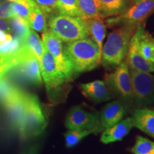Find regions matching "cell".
<instances>
[{"mask_svg":"<svg viewBox=\"0 0 154 154\" xmlns=\"http://www.w3.org/2000/svg\"><path fill=\"white\" fill-rule=\"evenodd\" d=\"M63 47L74 74L89 72L101 63L99 47L91 36L68 42Z\"/></svg>","mask_w":154,"mask_h":154,"instance_id":"cell-1","label":"cell"},{"mask_svg":"<svg viewBox=\"0 0 154 154\" xmlns=\"http://www.w3.org/2000/svg\"><path fill=\"white\" fill-rule=\"evenodd\" d=\"M138 26H119L109 34L102 47L101 59L103 66L116 67L126 59L131 38Z\"/></svg>","mask_w":154,"mask_h":154,"instance_id":"cell-2","label":"cell"},{"mask_svg":"<svg viewBox=\"0 0 154 154\" xmlns=\"http://www.w3.org/2000/svg\"><path fill=\"white\" fill-rule=\"evenodd\" d=\"M49 30L62 42H74L88 35L84 19L55 12L48 17Z\"/></svg>","mask_w":154,"mask_h":154,"instance_id":"cell-3","label":"cell"},{"mask_svg":"<svg viewBox=\"0 0 154 154\" xmlns=\"http://www.w3.org/2000/svg\"><path fill=\"white\" fill-rule=\"evenodd\" d=\"M47 120L38 98L27 94L24 124L19 136L22 139H27L39 136L47 126Z\"/></svg>","mask_w":154,"mask_h":154,"instance_id":"cell-4","label":"cell"},{"mask_svg":"<svg viewBox=\"0 0 154 154\" xmlns=\"http://www.w3.org/2000/svg\"><path fill=\"white\" fill-rule=\"evenodd\" d=\"M103 82L114 96L119 97L126 107L134 104L129 67L126 61L124 60L116 66L114 72L106 74Z\"/></svg>","mask_w":154,"mask_h":154,"instance_id":"cell-5","label":"cell"},{"mask_svg":"<svg viewBox=\"0 0 154 154\" xmlns=\"http://www.w3.org/2000/svg\"><path fill=\"white\" fill-rule=\"evenodd\" d=\"M134 104L136 109L147 108L154 103V76L151 73L129 69Z\"/></svg>","mask_w":154,"mask_h":154,"instance_id":"cell-6","label":"cell"},{"mask_svg":"<svg viewBox=\"0 0 154 154\" xmlns=\"http://www.w3.org/2000/svg\"><path fill=\"white\" fill-rule=\"evenodd\" d=\"M154 11V0H140L134 3L119 15L109 17L106 24L109 27L121 26H136L142 24Z\"/></svg>","mask_w":154,"mask_h":154,"instance_id":"cell-7","label":"cell"},{"mask_svg":"<svg viewBox=\"0 0 154 154\" xmlns=\"http://www.w3.org/2000/svg\"><path fill=\"white\" fill-rule=\"evenodd\" d=\"M42 41L49 52L54 59L56 66L67 82L72 80L75 74L72 63L65 53L62 42L49 29L42 33Z\"/></svg>","mask_w":154,"mask_h":154,"instance_id":"cell-8","label":"cell"},{"mask_svg":"<svg viewBox=\"0 0 154 154\" xmlns=\"http://www.w3.org/2000/svg\"><path fill=\"white\" fill-rule=\"evenodd\" d=\"M26 96L27 93L18 88L3 103L11 127L19 134L24 124Z\"/></svg>","mask_w":154,"mask_h":154,"instance_id":"cell-9","label":"cell"},{"mask_svg":"<svg viewBox=\"0 0 154 154\" xmlns=\"http://www.w3.org/2000/svg\"><path fill=\"white\" fill-rule=\"evenodd\" d=\"M126 113V106L121 100H116L107 103L98 113L97 122L94 128L96 133H102L122 120Z\"/></svg>","mask_w":154,"mask_h":154,"instance_id":"cell-10","label":"cell"},{"mask_svg":"<svg viewBox=\"0 0 154 154\" xmlns=\"http://www.w3.org/2000/svg\"><path fill=\"white\" fill-rule=\"evenodd\" d=\"M98 113L89 112L82 106L72 107L67 113L65 126L69 130H94ZM96 133V131H95Z\"/></svg>","mask_w":154,"mask_h":154,"instance_id":"cell-11","label":"cell"},{"mask_svg":"<svg viewBox=\"0 0 154 154\" xmlns=\"http://www.w3.org/2000/svg\"><path fill=\"white\" fill-rule=\"evenodd\" d=\"M39 63L42 77L48 89H55L67 82L57 69L54 57L46 49Z\"/></svg>","mask_w":154,"mask_h":154,"instance_id":"cell-12","label":"cell"},{"mask_svg":"<svg viewBox=\"0 0 154 154\" xmlns=\"http://www.w3.org/2000/svg\"><path fill=\"white\" fill-rule=\"evenodd\" d=\"M141 26L142 25H140L138 26L131 38L129 47L125 61L128 65L129 69L140 71V72L153 73L154 63L144 59L138 50V38H139Z\"/></svg>","mask_w":154,"mask_h":154,"instance_id":"cell-13","label":"cell"},{"mask_svg":"<svg viewBox=\"0 0 154 154\" xmlns=\"http://www.w3.org/2000/svg\"><path fill=\"white\" fill-rule=\"evenodd\" d=\"M79 88L84 96L95 103L107 101L115 97L103 81H94L79 84Z\"/></svg>","mask_w":154,"mask_h":154,"instance_id":"cell-14","label":"cell"},{"mask_svg":"<svg viewBox=\"0 0 154 154\" xmlns=\"http://www.w3.org/2000/svg\"><path fill=\"white\" fill-rule=\"evenodd\" d=\"M134 127L132 117L122 119L102 132L101 141L104 144L122 140Z\"/></svg>","mask_w":154,"mask_h":154,"instance_id":"cell-15","label":"cell"},{"mask_svg":"<svg viewBox=\"0 0 154 154\" xmlns=\"http://www.w3.org/2000/svg\"><path fill=\"white\" fill-rule=\"evenodd\" d=\"M134 127L154 138V111L147 108L136 109L133 114Z\"/></svg>","mask_w":154,"mask_h":154,"instance_id":"cell-16","label":"cell"},{"mask_svg":"<svg viewBox=\"0 0 154 154\" xmlns=\"http://www.w3.org/2000/svg\"><path fill=\"white\" fill-rule=\"evenodd\" d=\"M85 23L88 35L93 38L97 44L101 55L103 42L106 36V24L103 18H94L86 19Z\"/></svg>","mask_w":154,"mask_h":154,"instance_id":"cell-17","label":"cell"},{"mask_svg":"<svg viewBox=\"0 0 154 154\" xmlns=\"http://www.w3.org/2000/svg\"><path fill=\"white\" fill-rule=\"evenodd\" d=\"M101 4V17H111L119 15L129 7L132 0H99Z\"/></svg>","mask_w":154,"mask_h":154,"instance_id":"cell-18","label":"cell"},{"mask_svg":"<svg viewBox=\"0 0 154 154\" xmlns=\"http://www.w3.org/2000/svg\"><path fill=\"white\" fill-rule=\"evenodd\" d=\"M82 19L102 18L101 4L99 0H78Z\"/></svg>","mask_w":154,"mask_h":154,"instance_id":"cell-19","label":"cell"},{"mask_svg":"<svg viewBox=\"0 0 154 154\" xmlns=\"http://www.w3.org/2000/svg\"><path fill=\"white\" fill-rule=\"evenodd\" d=\"M27 22L31 29L35 32L43 33L48 30L47 17L37 5H36L31 11Z\"/></svg>","mask_w":154,"mask_h":154,"instance_id":"cell-20","label":"cell"},{"mask_svg":"<svg viewBox=\"0 0 154 154\" xmlns=\"http://www.w3.org/2000/svg\"><path fill=\"white\" fill-rule=\"evenodd\" d=\"M154 38L151 34L148 33L144 29L143 26L140 27V32L138 38V50L144 59L153 62V49Z\"/></svg>","mask_w":154,"mask_h":154,"instance_id":"cell-21","label":"cell"},{"mask_svg":"<svg viewBox=\"0 0 154 154\" xmlns=\"http://www.w3.org/2000/svg\"><path fill=\"white\" fill-rule=\"evenodd\" d=\"M7 22L9 24V31L14 34V37L24 41L26 34L30 30L27 20L17 15H14L9 18Z\"/></svg>","mask_w":154,"mask_h":154,"instance_id":"cell-22","label":"cell"},{"mask_svg":"<svg viewBox=\"0 0 154 154\" xmlns=\"http://www.w3.org/2000/svg\"><path fill=\"white\" fill-rule=\"evenodd\" d=\"M24 44L40 61L42 56H43L44 50H45V47H44L43 42L40 39L39 36L35 31L30 29L24 39Z\"/></svg>","mask_w":154,"mask_h":154,"instance_id":"cell-23","label":"cell"},{"mask_svg":"<svg viewBox=\"0 0 154 154\" xmlns=\"http://www.w3.org/2000/svg\"><path fill=\"white\" fill-rule=\"evenodd\" d=\"M57 11L60 14L82 19L78 5V0H57Z\"/></svg>","mask_w":154,"mask_h":154,"instance_id":"cell-24","label":"cell"},{"mask_svg":"<svg viewBox=\"0 0 154 154\" xmlns=\"http://www.w3.org/2000/svg\"><path fill=\"white\" fill-rule=\"evenodd\" d=\"M91 134H95L94 130H69L64 134L65 143L67 148L76 146L82 139Z\"/></svg>","mask_w":154,"mask_h":154,"instance_id":"cell-25","label":"cell"},{"mask_svg":"<svg viewBox=\"0 0 154 154\" xmlns=\"http://www.w3.org/2000/svg\"><path fill=\"white\" fill-rule=\"evenodd\" d=\"M36 5L34 0H14L13 2V10L17 16L27 20L31 11Z\"/></svg>","mask_w":154,"mask_h":154,"instance_id":"cell-26","label":"cell"},{"mask_svg":"<svg viewBox=\"0 0 154 154\" xmlns=\"http://www.w3.org/2000/svg\"><path fill=\"white\" fill-rule=\"evenodd\" d=\"M131 151L134 154H154V141L138 136Z\"/></svg>","mask_w":154,"mask_h":154,"instance_id":"cell-27","label":"cell"},{"mask_svg":"<svg viewBox=\"0 0 154 154\" xmlns=\"http://www.w3.org/2000/svg\"><path fill=\"white\" fill-rule=\"evenodd\" d=\"M18 88L8 76L4 75L0 78V103L3 104Z\"/></svg>","mask_w":154,"mask_h":154,"instance_id":"cell-28","label":"cell"},{"mask_svg":"<svg viewBox=\"0 0 154 154\" xmlns=\"http://www.w3.org/2000/svg\"><path fill=\"white\" fill-rule=\"evenodd\" d=\"M34 1L36 5L46 14L47 18L50 14L58 12L57 8V0H34Z\"/></svg>","mask_w":154,"mask_h":154,"instance_id":"cell-29","label":"cell"},{"mask_svg":"<svg viewBox=\"0 0 154 154\" xmlns=\"http://www.w3.org/2000/svg\"><path fill=\"white\" fill-rule=\"evenodd\" d=\"M16 15L13 10V2L7 1L0 5V19H9Z\"/></svg>","mask_w":154,"mask_h":154,"instance_id":"cell-30","label":"cell"},{"mask_svg":"<svg viewBox=\"0 0 154 154\" xmlns=\"http://www.w3.org/2000/svg\"><path fill=\"white\" fill-rule=\"evenodd\" d=\"M12 39L13 36L9 38V39H7V41L3 42V43H0V59L10 54Z\"/></svg>","mask_w":154,"mask_h":154,"instance_id":"cell-31","label":"cell"},{"mask_svg":"<svg viewBox=\"0 0 154 154\" xmlns=\"http://www.w3.org/2000/svg\"><path fill=\"white\" fill-rule=\"evenodd\" d=\"M0 30L4 32H9V27L7 21L4 20L3 19H0Z\"/></svg>","mask_w":154,"mask_h":154,"instance_id":"cell-32","label":"cell"},{"mask_svg":"<svg viewBox=\"0 0 154 154\" xmlns=\"http://www.w3.org/2000/svg\"><path fill=\"white\" fill-rule=\"evenodd\" d=\"M11 37H12L11 34H7L4 31L0 30V43H3V42L7 41V39H9Z\"/></svg>","mask_w":154,"mask_h":154,"instance_id":"cell-33","label":"cell"},{"mask_svg":"<svg viewBox=\"0 0 154 154\" xmlns=\"http://www.w3.org/2000/svg\"><path fill=\"white\" fill-rule=\"evenodd\" d=\"M38 147L37 146H32L26 150L23 154H38Z\"/></svg>","mask_w":154,"mask_h":154,"instance_id":"cell-34","label":"cell"},{"mask_svg":"<svg viewBox=\"0 0 154 154\" xmlns=\"http://www.w3.org/2000/svg\"><path fill=\"white\" fill-rule=\"evenodd\" d=\"M153 63H154V42H153Z\"/></svg>","mask_w":154,"mask_h":154,"instance_id":"cell-35","label":"cell"},{"mask_svg":"<svg viewBox=\"0 0 154 154\" xmlns=\"http://www.w3.org/2000/svg\"><path fill=\"white\" fill-rule=\"evenodd\" d=\"M138 1H140V0H132L133 4H134V3H136V2H138Z\"/></svg>","mask_w":154,"mask_h":154,"instance_id":"cell-36","label":"cell"},{"mask_svg":"<svg viewBox=\"0 0 154 154\" xmlns=\"http://www.w3.org/2000/svg\"><path fill=\"white\" fill-rule=\"evenodd\" d=\"M8 1H11V2H14V0H8Z\"/></svg>","mask_w":154,"mask_h":154,"instance_id":"cell-37","label":"cell"}]
</instances>
